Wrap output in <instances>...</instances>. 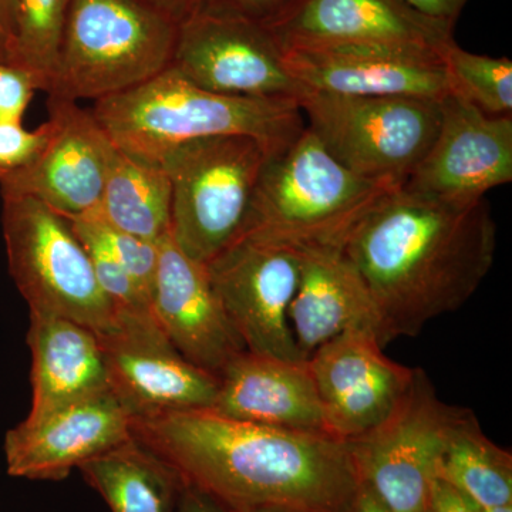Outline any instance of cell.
Masks as SVG:
<instances>
[{
	"mask_svg": "<svg viewBox=\"0 0 512 512\" xmlns=\"http://www.w3.org/2000/svg\"><path fill=\"white\" fill-rule=\"evenodd\" d=\"M0 197L10 276L30 313L73 320L100 338L111 335L113 308L69 220L28 195Z\"/></svg>",
	"mask_w": 512,
	"mask_h": 512,
	"instance_id": "52a82bcc",
	"label": "cell"
},
{
	"mask_svg": "<svg viewBox=\"0 0 512 512\" xmlns=\"http://www.w3.org/2000/svg\"><path fill=\"white\" fill-rule=\"evenodd\" d=\"M140 2L167 16L177 25H183L185 20L197 15L201 5V0H140Z\"/></svg>",
	"mask_w": 512,
	"mask_h": 512,
	"instance_id": "e575fe53",
	"label": "cell"
},
{
	"mask_svg": "<svg viewBox=\"0 0 512 512\" xmlns=\"http://www.w3.org/2000/svg\"><path fill=\"white\" fill-rule=\"evenodd\" d=\"M301 3L302 0H201L198 13L245 20L271 29L288 18Z\"/></svg>",
	"mask_w": 512,
	"mask_h": 512,
	"instance_id": "4dcf8cb0",
	"label": "cell"
},
{
	"mask_svg": "<svg viewBox=\"0 0 512 512\" xmlns=\"http://www.w3.org/2000/svg\"><path fill=\"white\" fill-rule=\"evenodd\" d=\"M450 92L494 117L512 116V62L467 52L450 43L441 52Z\"/></svg>",
	"mask_w": 512,
	"mask_h": 512,
	"instance_id": "484cf974",
	"label": "cell"
},
{
	"mask_svg": "<svg viewBox=\"0 0 512 512\" xmlns=\"http://www.w3.org/2000/svg\"><path fill=\"white\" fill-rule=\"evenodd\" d=\"M375 302L383 346L412 338L463 308L493 268L497 227L485 198L457 200L397 188L342 244Z\"/></svg>",
	"mask_w": 512,
	"mask_h": 512,
	"instance_id": "7a4b0ae2",
	"label": "cell"
},
{
	"mask_svg": "<svg viewBox=\"0 0 512 512\" xmlns=\"http://www.w3.org/2000/svg\"><path fill=\"white\" fill-rule=\"evenodd\" d=\"M338 512H389L366 485L360 483L355 495Z\"/></svg>",
	"mask_w": 512,
	"mask_h": 512,
	"instance_id": "74e56055",
	"label": "cell"
},
{
	"mask_svg": "<svg viewBox=\"0 0 512 512\" xmlns=\"http://www.w3.org/2000/svg\"><path fill=\"white\" fill-rule=\"evenodd\" d=\"M271 151L247 136L188 141L161 157L171 185L170 237L207 265L244 237L259 174Z\"/></svg>",
	"mask_w": 512,
	"mask_h": 512,
	"instance_id": "8992f818",
	"label": "cell"
},
{
	"mask_svg": "<svg viewBox=\"0 0 512 512\" xmlns=\"http://www.w3.org/2000/svg\"><path fill=\"white\" fill-rule=\"evenodd\" d=\"M466 410L441 402L429 376L416 369L412 386L392 414L349 441L360 483L389 512L429 510L441 456Z\"/></svg>",
	"mask_w": 512,
	"mask_h": 512,
	"instance_id": "9c48e42d",
	"label": "cell"
},
{
	"mask_svg": "<svg viewBox=\"0 0 512 512\" xmlns=\"http://www.w3.org/2000/svg\"><path fill=\"white\" fill-rule=\"evenodd\" d=\"M424 512H431V511H430V508H429V510H427V511H424Z\"/></svg>",
	"mask_w": 512,
	"mask_h": 512,
	"instance_id": "ab89813d",
	"label": "cell"
},
{
	"mask_svg": "<svg viewBox=\"0 0 512 512\" xmlns=\"http://www.w3.org/2000/svg\"><path fill=\"white\" fill-rule=\"evenodd\" d=\"M52 131L50 119L35 130H26L22 123H0V178L32 164Z\"/></svg>",
	"mask_w": 512,
	"mask_h": 512,
	"instance_id": "f546056e",
	"label": "cell"
},
{
	"mask_svg": "<svg viewBox=\"0 0 512 512\" xmlns=\"http://www.w3.org/2000/svg\"><path fill=\"white\" fill-rule=\"evenodd\" d=\"M271 30L282 50L387 46L441 53L453 30L407 8L400 0H302Z\"/></svg>",
	"mask_w": 512,
	"mask_h": 512,
	"instance_id": "d6986e66",
	"label": "cell"
},
{
	"mask_svg": "<svg viewBox=\"0 0 512 512\" xmlns=\"http://www.w3.org/2000/svg\"><path fill=\"white\" fill-rule=\"evenodd\" d=\"M92 113L119 150L153 164H160L171 148L220 136L252 137L274 154L306 127L295 100L208 92L173 67L127 92L96 101Z\"/></svg>",
	"mask_w": 512,
	"mask_h": 512,
	"instance_id": "3957f363",
	"label": "cell"
},
{
	"mask_svg": "<svg viewBox=\"0 0 512 512\" xmlns=\"http://www.w3.org/2000/svg\"><path fill=\"white\" fill-rule=\"evenodd\" d=\"M133 437L227 512H338L359 488L349 441L212 409L134 417Z\"/></svg>",
	"mask_w": 512,
	"mask_h": 512,
	"instance_id": "6da1fadb",
	"label": "cell"
},
{
	"mask_svg": "<svg viewBox=\"0 0 512 512\" xmlns=\"http://www.w3.org/2000/svg\"><path fill=\"white\" fill-rule=\"evenodd\" d=\"M293 79L309 92L355 97H419L450 93L441 53L387 46L285 50Z\"/></svg>",
	"mask_w": 512,
	"mask_h": 512,
	"instance_id": "2e32d148",
	"label": "cell"
},
{
	"mask_svg": "<svg viewBox=\"0 0 512 512\" xmlns=\"http://www.w3.org/2000/svg\"><path fill=\"white\" fill-rule=\"evenodd\" d=\"M439 131L403 188L476 200L512 181V116H488L463 97L440 100Z\"/></svg>",
	"mask_w": 512,
	"mask_h": 512,
	"instance_id": "5bb4252c",
	"label": "cell"
},
{
	"mask_svg": "<svg viewBox=\"0 0 512 512\" xmlns=\"http://www.w3.org/2000/svg\"><path fill=\"white\" fill-rule=\"evenodd\" d=\"M15 28L16 0H0V62H10Z\"/></svg>",
	"mask_w": 512,
	"mask_h": 512,
	"instance_id": "d590c367",
	"label": "cell"
},
{
	"mask_svg": "<svg viewBox=\"0 0 512 512\" xmlns=\"http://www.w3.org/2000/svg\"><path fill=\"white\" fill-rule=\"evenodd\" d=\"M37 90H42V84L35 74L16 64L0 62V123H23Z\"/></svg>",
	"mask_w": 512,
	"mask_h": 512,
	"instance_id": "1f68e13d",
	"label": "cell"
},
{
	"mask_svg": "<svg viewBox=\"0 0 512 512\" xmlns=\"http://www.w3.org/2000/svg\"><path fill=\"white\" fill-rule=\"evenodd\" d=\"M70 2L16 0L15 39L9 63L35 74L42 92L49 89Z\"/></svg>",
	"mask_w": 512,
	"mask_h": 512,
	"instance_id": "4316f807",
	"label": "cell"
},
{
	"mask_svg": "<svg viewBox=\"0 0 512 512\" xmlns=\"http://www.w3.org/2000/svg\"><path fill=\"white\" fill-rule=\"evenodd\" d=\"M170 178L160 164L119 150L101 192L97 218L110 227L151 242L170 234Z\"/></svg>",
	"mask_w": 512,
	"mask_h": 512,
	"instance_id": "cb8c5ba5",
	"label": "cell"
},
{
	"mask_svg": "<svg viewBox=\"0 0 512 512\" xmlns=\"http://www.w3.org/2000/svg\"><path fill=\"white\" fill-rule=\"evenodd\" d=\"M92 225L111 255L140 286L148 298L153 296L158 266V242L147 241L104 224L94 217H84Z\"/></svg>",
	"mask_w": 512,
	"mask_h": 512,
	"instance_id": "f1b7e54d",
	"label": "cell"
},
{
	"mask_svg": "<svg viewBox=\"0 0 512 512\" xmlns=\"http://www.w3.org/2000/svg\"><path fill=\"white\" fill-rule=\"evenodd\" d=\"M424 18L454 29L468 0H400Z\"/></svg>",
	"mask_w": 512,
	"mask_h": 512,
	"instance_id": "d6a6232c",
	"label": "cell"
},
{
	"mask_svg": "<svg viewBox=\"0 0 512 512\" xmlns=\"http://www.w3.org/2000/svg\"><path fill=\"white\" fill-rule=\"evenodd\" d=\"M151 306L175 350L218 379L245 352L212 289L207 266L183 254L170 234L158 242Z\"/></svg>",
	"mask_w": 512,
	"mask_h": 512,
	"instance_id": "ac0fdd59",
	"label": "cell"
},
{
	"mask_svg": "<svg viewBox=\"0 0 512 512\" xmlns=\"http://www.w3.org/2000/svg\"><path fill=\"white\" fill-rule=\"evenodd\" d=\"M299 249L301 272L289 323L301 355L309 359L320 346L352 330H370L379 338L375 302L343 249L333 245Z\"/></svg>",
	"mask_w": 512,
	"mask_h": 512,
	"instance_id": "44dd1931",
	"label": "cell"
},
{
	"mask_svg": "<svg viewBox=\"0 0 512 512\" xmlns=\"http://www.w3.org/2000/svg\"><path fill=\"white\" fill-rule=\"evenodd\" d=\"M306 127L339 163L390 190L404 187L439 131L440 100L299 94Z\"/></svg>",
	"mask_w": 512,
	"mask_h": 512,
	"instance_id": "ba28073f",
	"label": "cell"
},
{
	"mask_svg": "<svg viewBox=\"0 0 512 512\" xmlns=\"http://www.w3.org/2000/svg\"><path fill=\"white\" fill-rule=\"evenodd\" d=\"M375 332L352 330L309 357L326 430L340 440L365 436L392 414L412 386L416 369L383 353Z\"/></svg>",
	"mask_w": 512,
	"mask_h": 512,
	"instance_id": "4fadbf2b",
	"label": "cell"
},
{
	"mask_svg": "<svg viewBox=\"0 0 512 512\" xmlns=\"http://www.w3.org/2000/svg\"><path fill=\"white\" fill-rule=\"evenodd\" d=\"M212 410L229 419L276 429L328 433L309 359H282L245 350L221 373Z\"/></svg>",
	"mask_w": 512,
	"mask_h": 512,
	"instance_id": "ffe728a7",
	"label": "cell"
},
{
	"mask_svg": "<svg viewBox=\"0 0 512 512\" xmlns=\"http://www.w3.org/2000/svg\"><path fill=\"white\" fill-rule=\"evenodd\" d=\"M429 508L431 512H483V508L440 478L431 487Z\"/></svg>",
	"mask_w": 512,
	"mask_h": 512,
	"instance_id": "836d02e7",
	"label": "cell"
},
{
	"mask_svg": "<svg viewBox=\"0 0 512 512\" xmlns=\"http://www.w3.org/2000/svg\"><path fill=\"white\" fill-rule=\"evenodd\" d=\"M77 470L111 512H178L183 478L134 437Z\"/></svg>",
	"mask_w": 512,
	"mask_h": 512,
	"instance_id": "603a6c76",
	"label": "cell"
},
{
	"mask_svg": "<svg viewBox=\"0 0 512 512\" xmlns=\"http://www.w3.org/2000/svg\"><path fill=\"white\" fill-rule=\"evenodd\" d=\"M437 478L480 508L512 504V456L488 439L466 410L448 440Z\"/></svg>",
	"mask_w": 512,
	"mask_h": 512,
	"instance_id": "d4e9b609",
	"label": "cell"
},
{
	"mask_svg": "<svg viewBox=\"0 0 512 512\" xmlns=\"http://www.w3.org/2000/svg\"><path fill=\"white\" fill-rule=\"evenodd\" d=\"M53 131L28 167L0 178V194L28 195L67 220L90 217L119 153L92 110L49 97Z\"/></svg>",
	"mask_w": 512,
	"mask_h": 512,
	"instance_id": "7c38bea8",
	"label": "cell"
},
{
	"mask_svg": "<svg viewBox=\"0 0 512 512\" xmlns=\"http://www.w3.org/2000/svg\"><path fill=\"white\" fill-rule=\"evenodd\" d=\"M483 512H512V504L498 505V507L484 508Z\"/></svg>",
	"mask_w": 512,
	"mask_h": 512,
	"instance_id": "f35d334b",
	"label": "cell"
},
{
	"mask_svg": "<svg viewBox=\"0 0 512 512\" xmlns=\"http://www.w3.org/2000/svg\"><path fill=\"white\" fill-rule=\"evenodd\" d=\"M133 416L113 390L39 417H26L5 436L12 477L62 481L86 461L133 439Z\"/></svg>",
	"mask_w": 512,
	"mask_h": 512,
	"instance_id": "9a60e30c",
	"label": "cell"
},
{
	"mask_svg": "<svg viewBox=\"0 0 512 512\" xmlns=\"http://www.w3.org/2000/svg\"><path fill=\"white\" fill-rule=\"evenodd\" d=\"M28 345L32 352V407L43 414L111 389L101 340L73 320L30 313Z\"/></svg>",
	"mask_w": 512,
	"mask_h": 512,
	"instance_id": "7402d4cb",
	"label": "cell"
},
{
	"mask_svg": "<svg viewBox=\"0 0 512 512\" xmlns=\"http://www.w3.org/2000/svg\"><path fill=\"white\" fill-rule=\"evenodd\" d=\"M188 82L225 96L298 100L303 92L271 30L197 13L178 29L171 66Z\"/></svg>",
	"mask_w": 512,
	"mask_h": 512,
	"instance_id": "8fae6325",
	"label": "cell"
},
{
	"mask_svg": "<svg viewBox=\"0 0 512 512\" xmlns=\"http://www.w3.org/2000/svg\"><path fill=\"white\" fill-rule=\"evenodd\" d=\"M69 222L89 252L97 282L113 308L116 329L158 325L150 298L110 254L90 222L86 218H74Z\"/></svg>",
	"mask_w": 512,
	"mask_h": 512,
	"instance_id": "83f0119b",
	"label": "cell"
},
{
	"mask_svg": "<svg viewBox=\"0 0 512 512\" xmlns=\"http://www.w3.org/2000/svg\"><path fill=\"white\" fill-rule=\"evenodd\" d=\"M389 191L339 163L305 127L266 158L245 235L342 248L357 221Z\"/></svg>",
	"mask_w": 512,
	"mask_h": 512,
	"instance_id": "277c9868",
	"label": "cell"
},
{
	"mask_svg": "<svg viewBox=\"0 0 512 512\" xmlns=\"http://www.w3.org/2000/svg\"><path fill=\"white\" fill-rule=\"evenodd\" d=\"M205 266L222 311L247 352L305 359L289 323L301 272L298 245L245 235Z\"/></svg>",
	"mask_w": 512,
	"mask_h": 512,
	"instance_id": "30bf717a",
	"label": "cell"
},
{
	"mask_svg": "<svg viewBox=\"0 0 512 512\" xmlns=\"http://www.w3.org/2000/svg\"><path fill=\"white\" fill-rule=\"evenodd\" d=\"M178 512H227L210 495L202 493L194 485L185 483L181 491Z\"/></svg>",
	"mask_w": 512,
	"mask_h": 512,
	"instance_id": "8d00e7d4",
	"label": "cell"
},
{
	"mask_svg": "<svg viewBox=\"0 0 512 512\" xmlns=\"http://www.w3.org/2000/svg\"><path fill=\"white\" fill-rule=\"evenodd\" d=\"M180 25L140 0H72L49 97L99 100L171 66Z\"/></svg>",
	"mask_w": 512,
	"mask_h": 512,
	"instance_id": "5b68a950",
	"label": "cell"
},
{
	"mask_svg": "<svg viewBox=\"0 0 512 512\" xmlns=\"http://www.w3.org/2000/svg\"><path fill=\"white\" fill-rule=\"evenodd\" d=\"M100 340L111 390L133 419L214 407L220 379L181 356L160 326L117 329Z\"/></svg>",
	"mask_w": 512,
	"mask_h": 512,
	"instance_id": "e0dca14e",
	"label": "cell"
}]
</instances>
